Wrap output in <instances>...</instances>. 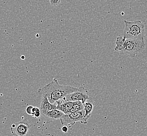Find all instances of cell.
<instances>
[{"label": "cell", "mask_w": 147, "mask_h": 136, "mask_svg": "<svg viewBox=\"0 0 147 136\" xmlns=\"http://www.w3.org/2000/svg\"><path fill=\"white\" fill-rule=\"evenodd\" d=\"M65 114L62 111L55 109L49 111L45 115V117L52 119H60Z\"/></svg>", "instance_id": "9"}, {"label": "cell", "mask_w": 147, "mask_h": 136, "mask_svg": "<svg viewBox=\"0 0 147 136\" xmlns=\"http://www.w3.org/2000/svg\"><path fill=\"white\" fill-rule=\"evenodd\" d=\"M77 88L59 84L56 78H54L51 82L38 90L41 97H47L51 103L54 104L59 99H62L68 94L78 90Z\"/></svg>", "instance_id": "1"}, {"label": "cell", "mask_w": 147, "mask_h": 136, "mask_svg": "<svg viewBox=\"0 0 147 136\" xmlns=\"http://www.w3.org/2000/svg\"><path fill=\"white\" fill-rule=\"evenodd\" d=\"M31 125L27 120H24L11 125V133L15 136H26L28 132Z\"/></svg>", "instance_id": "6"}, {"label": "cell", "mask_w": 147, "mask_h": 136, "mask_svg": "<svg viewBox=\"0 0 147 136\" xmlns=\"http://www.w3.org/2000/svg\"><path fill=\"white\" fill-rule=\"evenodd\" d=\"M55 103L57 105V109L62 111L65 114L71 113V109L73 106L74 101H67L62 99L57 101Z\"/></svg>", "instance_id": "8"}, {"label": "cell", "mask_w": 147, "mask_h": 136, "mask_svg": "<svg viewBox=\"0 0 147 136\" xmlns=\"http://www.w3.org/2000/svg\"><path fill=\"white\" fill-rule=\"evenodd\" d=\"M93 104L90 102H86L84 103V111L85 118L88 119L91 116V114L93 111Z\"/></svg>", "instance_id": "10"}, {"label": "cell", "mask_w": 147, "mask_h": 136, "mask_svg": "<svg viewBox=\"0 0 147 136\" xmlns=\"http://www.w3.org/2000/svg\"><path fill=\"white\" fill-rule=\"evenodd\" d=\"M85 112L84 109L77 112L71 113L68 114H65L59 119L62 125H75L76 122H80L82 124H87L88 119L85 118Z\"/></svg>", "instance_id": "4"}, {"label": "cell", "mask_w": 147, "mask_h": 136, "mask_svg": "<svg viewBox=\"0 0 147 136\" xmlns=\"http://www.w3.org/2000/svg\"><path fill=\"white\" fill-rule=\"evenodd\" d=\"M68 127L66 126H65V125H64V126H63L62 128V131L63 133H67V132H68Z\"/></svg>", "instance_id": "15"}, {"label": "cell", "mask_w": 147, "mask_h": 136, "mask_svg": "<svg viewBox=\"0 0 147 136\" xmlns=\"http://www.w3.org/2000/svg\"><path fill=\"white\" fill-rule=\"evenodd\" d=\"M21 58H22L23 60L24 59V58H25V56H22L21 57Z\"/></svg>", "instance_id": "16"}, {"label": "cell", "mask_w": 147, "mask_h": 136, "mask_svg": "<svg viewBox=\"0 0 147 136\" xmlns=\"http://www.w3.org/2000/svg\"><path fill=\"white\" fill-rule=\"evenodd\" d=\"M57 108V105L56 103L52 104L49 101V100L47 97H42L40 109L41 112V114L43 116L45 117L47 114L48 113L49 111Z\"/></svg>", "instance_id": "7"}, {"label": "cell", "mask_w": 147, "mask_h": 136, "mask_svg": "<svg viewBox=\"0 0 147 136\" xmlns=\"http://www.w3.org/2000/svg\"><path fill=\"white\" fill-rule=\"evenodd\" d=\"M33 106H28L27 108H26V113L27 114H28L29 115H31V112H32V108H33Z\"/></svg>", "instance_id": "14"}, {"label": "cell", "mask_w": 147, "mask_h": 136, "mask_svg": "<svg viewBox=\"0 0 147 136\" xmlns=\"http://www.w3.org/2000/svg\"><path fill=\"white\" fill-rule=\"evenodd\" d=\"M115 45V51L128 54L131 58H135L137 54L144 51L146 48L144 40L125 38L123 36L117 37Z\"/></svg>", "instance_id": "2"}, {"label": "cell", "mask_w": 147, "mask_h": 136, "mask_svg": "<svg viewBox=\"0 0 147 136\" xmlns=\"http://www.w3.org/2000/svg\"><path fill=\"white\" fill-rule=\"evenodd\" d=\"M123 37L125 38L144 40V25L141 20H124Z\"/></svg>", "instance_id": "3"}, {"label": "cell", "mask_w": 147, "mask_h": 136, "mask_svg": "<svg viewBox=\"0 0 147 136\" xmlns=\"http://www.w3.org/2000/svg\"><path fill=\"white\" fill-rule=\"evenodd\" d=\"M41 115H42L41 112L40 108L33 107L32 112H31V116L37 118H39Z\"/></svg>", "instance_id": "12"}, {"label": "cell", "mask_w": 147, "mask_h": 136, "mask_svg": "<svg viewBox=\"0 0 147 136\" xmlns=\"http://www.w3.org/2000/svg\"><path fill=\"white\" fill-rule=\"evenodd\" d=\"M89 99V92L83 86L79 87L78 90L68 94L63 98L67 101H82L84 104Z\"/></svg>", "instance_id": "5"}, {"label": "cell", "mask_w": 147, "mask_h": 136, "mask_svg": "<svg viewBox=\"0 0 147 136\" xmlns=\"http://www.w3.org/2000/svg\"><path fill=\"white\" fill-rule=\"evenodd\" d=\"M84 109V104L82 101H74V105L71 109V113Z\"/></svg>", "instance_id": "11"}, {"label": "cell", "mask_w": 147, "mask_h": 136, "mask_svg": "<svg viewBox=\"0 0 147 136\" xmlns=\"http://www.w3.org/2000/svg\"><path fill=\"white\" fill-rule=\"evenodd\" d=\"M61 0H50V3L51 5L55 6L59 5Z\"/></svg>", "instance_id": "13"}]
</instances>
